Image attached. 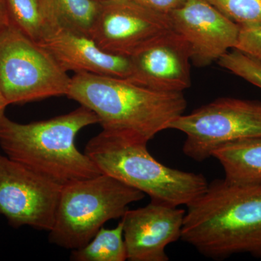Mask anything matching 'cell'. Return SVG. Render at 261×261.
<instances>
[{
  "label": "cell",
  "instance_id": "20",
  "mask_svg": "<svg viewBox=\"0 0 261 261\" xmlns=\"http://www.w3.org/2000/svg\"><path fill=\"white\" fill-rule=\"evenodd\" d=\"M240 27L238 42L235 49L261 63V25Z\"/></svg>",
  "mask_w": 261,
  "mask_h": 261
},
{
  "label": "cell",
  "instance_id": "15",
  "mask_svg": "<svg viewBox=\"0 0 261 261\" xmlns=\"http://www.w3.org/2000/svg\"><path fill=\"white\" fill-rule=\"evenodd\" d=\"M39 3L44 32L64 28L90 37L99 8L98 0H39Z\"/></svg>",
  "mask_w": 261,
  "mask_h": 261
},
{
  "label": "cell",
  "instance_id": "1",
  "mask_svg": "<svg viewBox=\"0 0 261 261\" xmlns=\"http://www.w3.org/2000/svg\"><path fill=\"white\" fill-rule=\"evenodd\" d=\"M187 207L181 240L201 255L215 260L238 254L261 259V181L214 180Z\"/></svg>",
  "mask_w": 261,
  "mask_h": 261
},
{
  "label": "cell",
  "instance_id": "10",
  "mask_svg": "<svg viewBox=\"0 0 261 261\" xmlns=\"http://www.w3.org/2000/svg\"><path fill=\"white\" fill-rule=\"evenodd\" d=\"M168 16L171 28L188 44L196 66L211 65L236 48L240 25L207 0H186Z\"/></svg>",
  "mask_w": 261,
  "mask_h": 261
},
{
  "label": "cell",
  "instance_id": "5",
  "mask_svg": "<svg viewBox=\"0 0 261 261\" xmlns=\"http://www.w3.org/2000/svg\"><path fill=\"white\" fill-rule=\"evenodd\" d=\"M145 195L104 173L63 185L49 243L68 250L80 248L106 222L121 219L128 205Z\"/></svg>",
  "mask_w": 261,
  "mask_h": 261
},
{
  "label": "cell",
  "instance_id": "7",
  "mask_svg": "<svg viewBox=\"0 0 261 261\" xmlns=\"http://www.w3.org/2000/svg\"><path fill=\"white\" fill-rule=\"evenodd\" d=\"M168 129L185 134L184 154L202 162L226 144L261 136V103L219 98L189 114L178 116Z\"/></svg>",
  "mask_w": 261,
  "mask_h": 261
},
{
  "label": "cell",
  "instance_id": "23",
  "mask_svg": "<svg viewBox=\"0 0 261 261\" xmlns=\"http://www.w3.org/2000/svg\"><path fill=\"white\" fill-rule=\"evenodd\" d=\"M9 106L0 88V118L5 116V109Z\"/></svg>",
  "mask_w": 261,
  "mask_h": 261
},
{
  "label": "cell",
  "instance_id": "12",
  "mask_svg": "<svg viewBox=\"0 0 261 261\" xmlns=\"http://www.w3.org/2000/svg\"><path fill=\"white\" fill-rule=\"evenodd\" d=\"M186 211L151 200L150 203L128 209L121 218L127 260L168 261L170 244L181 240Z\"/></svg>",
  "mask_w": 261,
  "mask_h": 261
},
{
  "label": "cell",
  "instance_id": "14",
  "mask_svg": "<svg viewBox=\"0 0 261 261\" xmlns=\"http://www.w3.org/2000/svg\"><path fill=\"white\" fill-rule=\"evenodd\" d=\"M213 158L222 166L225 178L235 183L261 181V136L226 144Z\"/></svg>",
  "mask_w": 261,
  "mask_h": 261
},
{
  "label": "cell",
  "instance_id": "17",
  "mask_svg": "<svg viewBox=\"0 0 261 261\" xmlns=\"http://www.w3.org/2000/svg\"><path fill=\"white\" fill-rule=\"evenodd\" d=\"M11 23L37 42L44 32L39 0H5Z\"/></svg>",
  "mask_w": 261,
  "mask_h": 261
},
{
  "label": "cell",
  "instance_id": "13",
  "mask_svg": "<svg viewBox=\"0 0 261 261\" xmlns=\"http://www.w3.org/2000/svg\"><path fill=\"white\" fill-rule=\"evenodd\" d=\"M65 71L128 79L130 60L102 50L89 36L64 28L47 29L37 42Z\"/></svg>",
  "mask_w": 261,
  "mask_h": 261
},
{
  "label": "cell",
  "instance_id": "6",
  "mask_svg": "<svg viewBox=\"0 0 261 261\" xmlns=\"http://www.w3.org/2000/svg\"><path fill=\"white\" fill-rule=\"evenodd\" d=\"M71 78L13 23L0 34V88L8 104L67 96Z\"/></svg>",
  "mask_w": 261,
  "mask_h": 261
},
{
  "label": "cell",
  "instance_id": "22",
  "mask_svg": "<svg viewBox=\"0 0 261 261\" xmlns=\"http://www.w3.org/2000/svg\"><path fill=\"white\" fill-rule=\"evenodd\" d=\"M11 23L7 8L6 1L0 0V34Z\"/></svg>",
  "mask_w": 261,
  "mask_h": 261
},
{
  "label": "cell",
  "instance_id": "19",
  "mask_svg": "<svg viewBox=\"0 0 261 261\" xmlns=\"http://www.w3.org/2000/svg\"><path fill=\"white\" fill-rule=\"evenodd\" d=\"M220 66L261 89V63L238 49L228 51L218 61Z\"/></svg>",
  "mask_w": 261,
  "mask_h": 261
},
{
  "label": "cell",
  "instance_id": "3",
  "mask_svg": "<svg viewBox=\"0 0 261 261\" xmlns=\"http://www.w3.org/2000/svg\"><path fill=\"white\" fill-rule=\"evenodd\" d=\"M96 123L95 113L82 106L67 114L25 124L5 115L0 118V147L10 159L65 185L102 173L75 146L79 132Z\"/></svg>",
  "mask_w": 261,
  "mask_h": 261
},
{
  "label": "cell",
  "instance_id": "16",
  "mask_svg": "<svg viewBox=\"0 0 261 261\" xmlns=\"http://www.w3.org/2000/svg\"><path fill=\"white\" fill-rule=\"evenodd\" d=\"M70 258L73 261L126 260L122 221L114 228H101L87 245L72 250Z\"/></svg>",
  "mask_w": 261,
  "mask_h": 261
},
{
  "label": "cell",
  "instance_id": "21",
  "mask_svg": "<svg viewBox=\"0 0 261 261\" xmlns=\"http://www.w3.org/2000/svg\"><path fill=\"white\" fill-rule=\"evenodd\" d=\"M147 9L168 15L185 4L186 0H132Z\"/></svg>",
  "mask_w": 261,
  "mask_h": 261
},
{
  "label": "cell",
  "instance_id": "11",
  "mask_svg": "<svg viewBox=\"0 0 261 261\" xmlns=\"http://www.w3.org/2000/svg\"><path fill=\"white\" fill-rule=\"evenodd\" d=\"M127 79L146 88L183 92L191 86V54L188 44L173 29L155 38L129 58Z\"/></svg>",
  "mask_w": 261,
  "mask_h": 261
},
{
  "label": "cell",
  "instance_id": "9",
  "mask_svg": "<svg viewBox=\"0 0 261 261\" xmlns=\"http://www.w3.org/2000/svg\"><path fill=\"white\" fill-rule=\"evenodd\" d=\"M90 37L102 50L129 58L147 43L171 30L167 15L132 0H98Z\"/></svg>",
  "mask_w": 261,
  "mask_h": 261
},
{
  "label": "cell",
  "instance_id": "2",
  "mask_svg": "<svg viewBox=\"0 0 261 261\" xmlns=\"http://www.w3.org/2000/svg\"><path fill=\"white\" fill-rule=\"evenodd\" d=\"M67 97L95 113L102 130L149 142L181 116L187 102L183 92L146 88L127 79L75 73Z\"/></svg>",
  "mask_w": 261,
  "mask_h": 261
},
{
  "label": "cell",
  "instance_id": "8",
  "mask_svg": "<svg viewBox=\"0 0 261 261\" xmlns=\"http://www.w3.org/2000/svg\"><path fill=\"white\" fill-rule=\"evenodd\" d=\"M62 187L0 153V215L13 228L50 231Z\"/></svg>",
  "mask_w": 261,
  "mask_h": 261
},
{
  "label": "cell",
  "instance_id": "18",
  "mask_svg": "<svg viewBox=\"0 0 261 261\" xmlns=\"http://www.w3.org/2000/svg\"><path fill=\"white\" fill-rule=\"evenodd\" d=\"M240 27L261 25V0H207Z\"/></svg>",
  "mask_w": 261,
  "mask_h": 261
},
{
  "label": "cell",
  "instance_id": "4",
  "mask_svg": "<svg viewBox=\"0 0 261 261\" xmlns=\"http://www.w3.org/2000/svg\"><path fill=\"white\" fill-rule=\"evenodd\" d=\"M147 141L102 130L87 142L84 153L101 173L148 195L151 200L178 207L202 195L208 182L200 173L168 167L152 157Z\"/></svg>",
  "mask_w": 261,
  "mask_h": 261
}]
</instances>
